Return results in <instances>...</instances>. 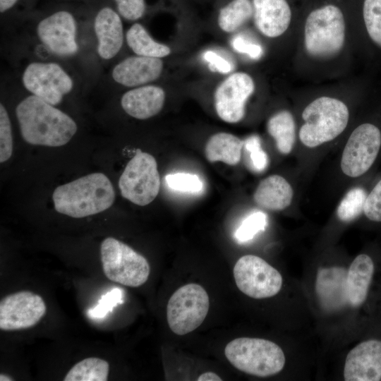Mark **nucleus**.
Listing matches in <instances>:
<instances>
[{"label": "nucleus", "mask_w": 381, "mask_h": 381, "mask_svg": "<svg viewBox=\"0 0 381 381\" xmlns=\"http://www.w3.org/2000/svg\"><path fill=\"white\" fill-rule=\"evenodd\" d=\"M25 88L47 102L56 105L73 89L71 76L58 64L54 62H32L23 73Z\"/></svg>", "instance_id": "10"}, {"label": "nucleus", "mask_w": 381, "mask_h": 381, "mask_svg": "<svg viewBox=\"0 0 381 381\" xmlns=\"http://www.w3.org/2000/svg\"><path fill=\"white\" fill-rule=\"evenodd\" d=\"M315 292L321 306L327 311L338 310L349 304L347 270L341 267L320 268Z\"/></svg>", "instance_id": "16"}, {"label": "nucleus", "mask_w": 381, "mask_h": 381, "mask_svg": "<svg viewBox=\"0 0 381 381\" xmlns=\"http://www.w3.org/2000/svg\"><path fill=\"white\" fill-rule=\"evenodd\" d=\"M381 146V132L373 124L365 123L356 128L343 150L341 169L352 178L364 174L373 165Z\"/></svg>", "instance_id": "11"}, {"label": "nucleus", "mask_w": 381, "mask_h": 381, "mask_svg": "<svg viewBox=\"0 0 381 381\" xmlns=\"http://www.w3.org/2000/svg\"><path fill=\"white\" fill-rule=\"evenodd\" d=\"M363 213L373 222H381V180L367 195Z\"/></svg>", "instance_id": "35"}, {"label": "nucleus", "mask_w": 381, "mask_h": 381, "mask_svg": "<svg viewBox=\"0 0 381 381\" xmlns=\"http://www.w3.org/2000/svg\"><path fill=\"white\" fill-rule=\"evenodd\" d=\"M243 147L248 155V167L255 172H262L269 163L267 153L263 150L260 138L253 135L243 141Z\"/></svg>", "instance_id": "32"}, {"label": "nucleus", "mask_w": 381, "mask_h": 381, "mask_svg": "<svg viewBox=\"0 0 381 381\" xmlns=\"http://www.w3.org/2000/svg\"><path fill=\"white\" fill-rule=\"evenodd\" d=\"M123 293L121 289H112L101 297L95 307L87 310L88 317L92 319L105 317L115 306L123 303Z\"/></svg>", "instance_id": "33"}, {"label": "nucleus", "mask_w": 381, "mask_h": 381, "mask_svg": "<svg viewBox=\"0 0 381 381\" xmlns=\"http://www.w3.org/2000/svg\"><path fill=\"white\" fill-rule=\"evenodd\" d=\"M238 289L248 296L261 299L275 296L282 286V277L274 267L254 255L240 258L234 267Z\"/></svg>", "instance_id": "9"}, {"label": "nucleus", "mask_w": 381, "mask_h": 381, "mask_svg": "<svg viewBox=\"0 0 381 381\" xmlns=\"http://www.w3.org/2000/svg\"><path fill=\"white\" fill-rule=\"evenodd\" d=\"M13 135L9 116L4 106L0 104V162H4L12 155Z\"/></svg>", "instance_id": "34"}, {"label": "nucleus", "mask_w": 381, "mask_h": 381, "mask_svg": "<svg viewBox=\"0 0 381 381\" xmlns=\"http://www.w3.org/2000/svg\"><path fill=\"white\" fill-rule=\"evenodd\" d=\"M0 380L1 381H8V380H12L11 377H9L8 375H5L4 374L1 373L0 375Z\"/></svg>", "instance_id": "41"}, {"label": "nucleus", "mask_w": 381, "mask_h": 381, "mask_svg": "<svg viewBox=\"0 0 381 381\" xmlns=\"http://www.w3.org/2000/svg\"><path fill=\"white\" fill-rule=\"evenodd\" d=\"M305 123L299 131L301 143L308 147H315L329 142L346 128L349 113L341 100L321 97L310 102L303 110Z\"/></svg>", "instance_id": "3"}, {"label": "nucleus", "mask_w": 381, "mask_h": 381, "mask_svg": "<svg viewBox=\"0 0 381 381\" xmlns=\"http://www.w3.org/2000/svg\"><path fill=\"white\" fill-rule=\"evenodd\" d=\"M46 311V304L37 294L20 291L8 294L0 301V329L15 331L32 327Z\"/></svg>", "instance_id": "12"}, {"label": "nucleus", "mask_w": 381, "mask_h": 381, "mask_svg": "<svg viewBox=\"0 0 381 381\" xmlns=\"http://www.w3.org/2000/svg\"><path fill=\"white\" fill-rule=\"evenodd\" d=\"M16 115L23 140L34 145L63 146L78 129L71 116L34 95L17 105Z\"/></svg>", "instance_id": "1"}, {"label": "nucleus", "mask_w": 381, "mask_h": 381, "mask_svg": "<svg viewBox=\"0 0 381 381\" xmlns=\"http://www.w3.org/2000/svg\"><path fill=\"white\" fill-rule=\"evenodd\" d=\"M231 45L236 52L246 54L253 59H260L263 53L260 45L248 41L241 36L234 37L231 41Z\"/></svg>", "instance_id": "37"}, {"label": "nucleus", "mask_w": 381, "mask_h": 381, "mask_svg": "<svg viewBox=\"0 0 381 381\" xmlns=\"http://www.w3.org/2000/svg\"><path fill=\"white\" fill-rule=\"evenodd\" d=\"M267 224V217L262 211L250 213L242 222L235 232L234 236L238 243L247 242L265 230Z\"/></svg>", "instance_id": "30"}, {"label": "nucleus", "mask_w": 381, "mask_h": 381, "mask_svg": "<svg viewBox=\"0 0 381 381\" xmlns=\"http://www.w3.org/2000/svg\"><path fill=\"white\" fill-rule=\"evenodd\" d=\"M203 58L210 64V68L222 73H229L231 70V64L215 52L207 51L204 53Z\"/></svg>", "instance_id": "38"}, {"label": "nucleus", "mask_w": 381, "mask_h": 381, "mask_svg": "<svg viewBox=\"0 0 381 381\" xmlns=\"http://www.w3.org/2000/svg\"><path fill=\"white\" fill-rule=\"evenodd\" d=\"M344 378L346 381L381 380V341L370 339L353 348L347 354Z\"/></svg>", "instance_id": "15"}, {"label": "nucleus", "mask_w": 381, "mask_h": 381, "mask_svg": "<svg viewBox=\"0 0 381 381\" xmlns=\"http://www.w3.org/2000/svg\"><path fill=\"white\" fill-rule=\"evenodd\" d=\"M224 355L236 369L261 377L277 374L286 361L282 349L277 344L260 338L234 339L225 346Z\"/></svg>", "instance_id": "4"}, {"label": "nucleus", "mask_w": 381, "mask_h": 381, "mask_svg": "<svg viewBox=\"0 0 381 381\" xmlns=\"http://www.w3.org/2000/svg\"><path fill=\"white\" fill-rule=\"evenodd\" d=\"M168 187L174 190L190 194H198L203 188V183L196 174L179 172L165 176Z\"/></svg>", "instance_id": "31"}, {"label": "nucleus", "mask_w": 381, "mask_h": 381, "mask_svg": "<svg viewBox=\"0 0 381 381\" xmlns=\"http://www.w3.org/2000/svg\"><path fill=\"white\" fill-rule=\"evenodd\" d=\"M119 187L121 195L135 205L145 206L152 202L160 189L155 157L138 150L121 174Z\"/></svg>", "instance_id": "8"}, {"label": "nucleus", "mask_w": 381, "mask_h": 381, "mask_svg": "<svg viewBox=\"0 0 381 381\" xmlns=\"http://www.w3.org/2000/svg\"><path fill=\"white\" fill-rule=\"evenodd\" d=\"M253 16V6L250 0H233L219 11L218 24L223 31L232 32Z\"/></svg>", "instance_id": "26"}, {"label": "nucleus", "mask_w": 381, "mask_h": 381, "mask_svg": "<svg viewBox=\"0 0 381 381\" xmlns=\"http://www.w3.org/2000/svg\"><path fill=\"white\" fill-rule=\"evenodd\" d=\"M366 197V193L362 188L356 187L349 190L338 205V218L344 222L357 218L363 212Z\"/></svg>", "instance_id": "28"}, {"label": "nucleus", "mask_w": 381, "mask_h": 381, "mask_svg": "<svg viewBox=\"0 0 381 381\" xmlns=\"http://www.w3.org/2000/svg\"><path fill=\"white\" fill-rule=\"evenodd\" d=\"M257 29L267 37H277L288 29L291 11L286 0H253Z\"/></svg>", "instance_id": "18"}, {"label": "nucleus", "mask_w": 381, "mask_h": 381, "mask_svg": "<svg viewBox=\"0 0 381 381\" xmlns=\"http://www.w3.org/2000/svg\"><path fill=\"white\" fill-rule=\"evenodd\" d=\"M100 255L103 272L109 280L138 287L148 279L150 267L147 259L123 242L106 238L100 246Z\"/></svg>", "instance_id": "6"}, {"label": "nucleus", "mask_w": 381, "mask_h": 381, "mask_svg": "<svg viewBox=\"0 0 381 381\" xmlns=\"http://www.w3.org/2000/svg\"><path fill=\"white\" fill-rule=\"evenodd\" d=\"M198 381H221L222 379L216 373L206 372L201 374L197 379Z\"/></svg>", "instance_id": "39"}, {"label": "nucleus", "mask_w": 381, "mask_h": 381, "mask_svg": "<svg viewBox=\"0 0 381 381\" xmlns=\"http://www.w3.org/2000/svg\"><path fill=\"white\" fill-rule=\"evenodd\" d=\"M94 30L99 56L106 60L114 58L123 43V24L119 15L111 8H102L95 18Z\"/></svg>", "instance_id": "19"}, {"label": "nucleus", "mask_w": 381, "mask_h": 381, "mask_svg": "<svg viewBox=\"0 0 381 381\" xmlns=\"http://www.w3.org/2000/svg\"><path fill=\"white\" fill-rule=\"evenodd\" d=\"M163 70L160 58L133 56L117 64L113 68L114 80L125 87H138L157 80Z\"/></svg>", "instance_id": "17"}, {"label": "nucleus", "mask_w": 381, "mask_h": 381, "mask_svg": "<svg viewBox=\"0 0 381 381\" xmlns=\"http://www.w3.org/2000/svg\"><path fill=\"white\" fill-rule=\"evenodd\" d=\"M210 308L205 289L195 283L176 289L167 305V320L170 329L184 335L197 329L205 320Z\"/></svg>", "instance_id": "7"}, {"label": "nucleus", "mask_w": 381, "mask_h": 381, "mask_svg": "<svg viewBox=\"0 0 381 381\" xmlns=\"http://www.w3.org/2000/svg\"><path fill=\"white\" fill-rule=\"evenodd\" d=\"M363 15L370 37L381 47V0H364Z\"/></svg>", "instance_id": "29"}, {"label": "nucleus", "mask_w": 381, "mask_h": 381, "mask_svg": "<svg viewBox=\"0 0 381 381\" xmlns=\"http://www.w3.org/2000/svg\"><path fill=\"white\" fill-rule=\"evenodd\" d=\"M119 14L128 20L140 18L145 11V0H114Z\"/></svg>", "instance_id": "36"}, {"label": "nucleus", "mask_w": 381, "mask_h": 381, "mask_svg": "<svg viewBox=\"0 0 381 381\" xmlns=\"http://www.w3.org/2000/svg\"><path fill=\"white\" fill-rule=\"evenodd\" d=\"M76 30L75 20L66 11L52 13L42 19L37 27L42 43L52 53L61 56H71L78 52Z\"/></svg>", "instance_id": "14"}, {"label": "nucleus", "mask_w": 381, "mask_h": 381, "mask_svg": "<svg viewBox=\"0 0 381 381\" xmlns=\"http://www.w3.org/2000/svg\"><path fill=\"white\" fill-rule=\"evenodd\" d=\"M56 212L83 218L109 209L115 192L109 178L102 173H92L59 186L52 195Z\"/></svg>", "instance_id": "2"}, {"label": "nucleus", "mask_w": 381, "mask_h": 381, "mask_svg": "<svg viewBox=\"0 0 381 381\" xmlns=\"http://www.w3.org/2000/svg\"><path fill=\"white\" fill-rule=\"evenodd\" d=\"M126 38L128 47L138 56L161 59L171 53L168 46L155 41L140 23L133 24L128 30Z\"/></svg>", "instance_id": "25"}, {"label": "nucleus", "mask_w": 381, "mask_h": 381, "mask_svg": "<svg viewBox=\"0 0 381 381\" xmlns=\"http://www.w3.org/2000/svg\"><path fill=\"white\" fill-rule=\"evenodd\" d=\"M109 372V363L99 358H85L67 373L64 381H106Z\"/></svg>", "instance_id": "27"}, {"label": "nucleus", "mask_w": 381, "mask_h": 381, "mask_svg": "<svg viewBox=\"0 0 381 381\" xmlns=\"http://www.w3.org/2000/svg\"><path fill=\"white\" fill-rule=\"evenodd\" d=\"M243 141L228 133H218L210 138L205 152L210 162H222L228 165H236L241 158Z\"/></svg>", "instance_id": "23"}, {"label": "nucleus", "mask_w": 381, "mask_h": 381, "mask_svg": "<svg viewBox=\"0 0 381 381\" xmlns=\"http://www.w3.org/2000/svg\"><path fill=\"white\" fill-rule=\"evenodd\" d=\"M267 127L278 151L284 155L290 153L296 140V126L292 114L288 111H281L269 119Z\"/></svg>", "instance_id": "24"}, {"label": "nucleus", "mask_w": 381, "mask_h": 381, "mask_svg": "<svg viewBox=\"0 0 381 381\" xmlns=\"http://www.w3.org/2000/svg\"><path fill=\"white\" fill-rule=\"evenodd\" d=\"M374 272V264L366 254L358 255L347 270L349 304L358 307L366 299Z\"/></svg>", "instance_id": "22"}, {"label": "nucleus", "mask_w": 381, "mask_h": 381, "mask_svg": "<svg viewBox=\"0 0 381 381\" xmlns=\"http://www.w3.org/2000/svg\"><path fill=\"white\" fill-rule=\"evenodd\" d=\"M293 195L290 183L284 177L274 174L260 182L253 194V199L260 207L280 211L291 205Z\"/></svg>", "instance_id": "21"}, {"label": "nucleus", "mask_w": 381, "mask_h": 381, "mask_svg": "<svg viewBox=\"0 0 381 381\" xmlns=\"http://www.w3.org/2000/svg\"><path fill=\"white\" fill-rule=\"evenodd\" d=\"M254 90L253 80L248 74L237 72L229 75L214 93V106L219 117L226 123L240 121L245 115L246 103Z\"/></svg>", "instance_id": "13"}, {"label": "nucleus", "mask_w": 381, "mask_h": 381, "mask_svg": "<svg viewBox=\"0 0 381 381\" xmlns=\"http://www.w3.org/2000/svg\"><path fill=\"white\" fill-rule=\"evenodd\" d=\"M165 101L164 90L157 85H144L125 92L121 99L123 109L137 119H147L157 115Z\"/></svg>", "instance_id": "20"}, {"label": "nucleus", "mask_w": 381, "mask_h": 381, "mask_svg": "<svg viewBox=\"0 0 381 381\" xmlns=\"http://www.w3.org/2000/svg\"><path fill=\"white\" fill-rule=\"evenodd\" d=\"M18 0H0V11L4 13L11 8Z\"/></svg>", "instance_id": "40"}, {"label": "nucleus", "mask_w": 381, "mask_h": 381, "mask_svg": "<svg viewBox=\"0 0 381 381\" xmlns=\"http://www.w3.org/2000/svg\"><path fill=\"white\" fill-rule=\"evenodd\" d=\"M304 36L305 47L310 56L327 59L337 54L345 40L341 11L329 4L311 11L306 18Z\"/></svg>", "instance_id": "5"}]
</instances>
